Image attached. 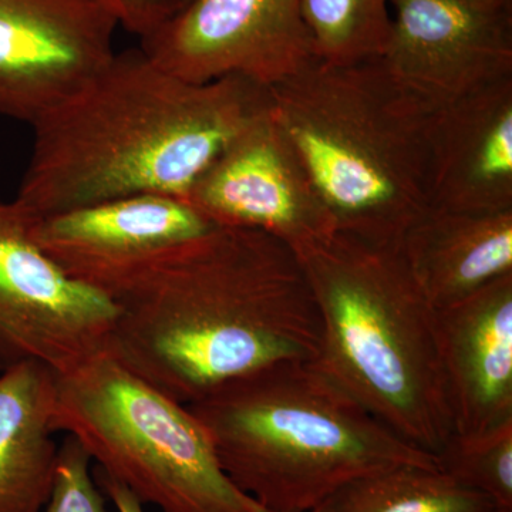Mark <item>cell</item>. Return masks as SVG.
Instances as JSON below:
<instances>
[{"mask_svg":"<svg viewBox=\"0 0 512 512\" xmlns=\"http://www.w3.org/2000/svg\"><path fill=\"white\" fill-rule=\"evenodd\" d=\"M295 252L322 329L313 366L397 436L437 457L453 421L436 311L399 248L336 231Z\"/></svg>","mask_w":512,"mask_h":512,"instance_id":"obj_4","label":"cell"},{"mask_svg":"<svg viewBox=\"0 0 512 512\" xmlns=\"http://www.w3.org/2000/svg\"><path fill=\"white\" fill-rule=\"evenodd\" d=\"M493 501L461 487L439 468L403 466L357 478L320 512H494Z\"/></svg>","mask_w":512,"mask_h":512,"instance_id":"obj_17","label":"cell"},{"mask_svg":"<svg viewBox=\"0 0 512 512\" xmlns=\"http://www.w3.org/2000/svg\"><path fill=\"white\" fill-rule=\"evenodd\" d=\"M390 0H302L316 59L349 64L382 57L392 30Z\"/></svg>","mask_w":512,"mask_h":512,"instance_id":"obj_18","label":"cell"},{"mask_svg":"<svg viewBox=\"0 0 512 512\" xmlns=\"http://www.w3.org/2000/svg\"><path fill=\"white\" fill-rule=\"evenodd\" d=\"M311 512H320V511H319V508H316V510H313Z\"/></svg>","mask_w":512,"mask_h":512,"instance_id":"obj_26","label":"cell"},{"mask_svg":"<svg viewBox=\"0 0 512 512\" xmlns=\"http://www.w3.org/2000/svg\"><path fill=\"white\" fill-rule=\"evenodd\" d=\"M93 477L103 494L114 504L117 512H146L144 504L130 490L101 468H93Z\"/></svg>","mask_w":512,"mask_h":512,"instance_id":"obj_22","label":"cell"},{"mask_svg":"<svg viewBox=\"0 0 512 512\" xmlns=\"http://www.w3.org/2000/svg\"><path fill=\"white\" fill-rule=\"evenodd\" d=\"M140 49L194 83L241 76L272 87L316 59L302 0H191Z\"/></svg>","mask_w":512,"mask_h":512,"instance_id":"obj_8","label":"cell"},{"mask_svg":"<svg viewBox=\"0 0 512 512\" xmlns=\"http://www.w3.org/2000/svg\"><path fill=\"white\" fill-rule=\"evenodd\" d=\"M56 373L40 363L0 372V512H42L55 484Z\"/></svg>","mask_w":512,"mask_h":512,"instance_id":"obj_16","label":"cell"},{"mask_svg":"<svg viewBox=\"0 0 512 512\" xmlns=\"http://www.w3.org/2000/svg\"><path fill=\"white\" fill-rule=\"evenodd\" d=\"M187 406L232 483L269 512H311L380 471L439 468L312 362L256 370Z\"/></svg>","mask_w":512,"mask_h":512,"instance_id":"obj_3","label":"cell"},{"mask_svg":"<svg viewBox=\"0 0 512 512\" xmlns=\"http://www.w3.org/2000/svg\"><path fill=\"white\" fill-rule=\"evenodd\" d=\"M269 90L276 120L336 229L397 247L429 207L430 111L399 86L380 57L349 64L315 59Z\"/></svg>","mask_w":512,"mask_h":512,"instance_id":"obj_5","label":"cell"},{"mask_svg":"<svg viewBox=\"0 0 512 512\" xmlns=\"http://www.w3.org/2000/svg\"><path fill=\"white\" fill-rule=\"evenodd\" d=\"M404 264L434 311L512 274V211L426 208L404 232Z\"/></svg>","mask_w":512,"mask_h":512,"instance_id":"obj_15","label":"cell"},{"mask_svg":"<svg viewBox=\"0 0 512 512\" xmlns=\"http://www.w3.org/2000/svg\"><path fill=\"white\" fill-rule=\"evenodd\" d=\"M185 200L218 227L258 229L293 249L338 231L272 104L222 148Z\"/></svg>","mask_w":512,"mask_h":512,"instance_id":"obj_9","label":"cell"},{"mask_svg":"<svg viewBox=\"0 0 512 512\" xmlns=\"http://www.w3.org/2000/svg\"><path fill=\"white\" fill-rule=\"evenodd\" d=\"M441 473L512 511V419L476 433H453L437 454Z\"/></svg>","mask_w":512,"mask_h":512,"instance_id":"obj_19","label":"cell"},{"mask_svg":"<svg viewBox=\"0 0 512 512\" xmlns=\"http://www.w3.org/2000/svg\"><path fill=\"white\" fill-rule=\"evenodd\" d=\"M380 59L430 113L512 77V8L476 0H390Z\"/></svg>","mask_w":512,"mask_h":512,"instance_id":"obj_12","label":"cell"},{"mask_svg":"<svg viewBox=\"0 0 512 512\" xmlns=\"http://www.w3.org/2000/svg\"><path fill=\"white\" fill-rule=\"evenodd\" d=\"M103 0H0V114L29 126L116 55Z\"/></svg>","mask_w":512,"mask_h":512,"instance_id":"obj_10","label":"cell"},{"mask_svg":"<svg viewBox=\"0 0 512 512\" xmlns=\"http://www.w3.org/2000/svg\"><path fill=\"white\" fill-rule=\"evenodd\" d=\"M484 5L498 6V8H512V0H476Z\"/></svg>","mask_w":512,"mask_h":512,"instance_id":"obj_23","label":"cell"},{"mask_svg":"<svg viewBox=\"0 0 512 512\" xmlns=\"http://www.w3.org/2000/svg\"><path fill=\"white\" fill-rule=\"evenodd\" d=\"M271 90L241 76L194 83L137 49L32 124L15 200L35 217L133 195L187 197L239 131L271 107Z\"/></svg>","mask_w":512,"mask_h":512,"instance_id":"obj_2","label":"cell"},{"mask_svg":"<svg viewBox=\"0 0 512 512\" xmlns=\"http://www.w3.org/2000/svg\"><path fill=\"white\" fill-rule=\"evenodd\" d=\"M494 512H512V511H505V510H495Z\"/></svg>","mask_w":512,"mask_h":512,"instance_id":"obj_25","label":"cell"},{"mask_svg":"<svg viewBox=\"0 0 512 512\" xmlns=\"http://www.w3.org/2000/svg\"><path fill=\"white\" fill-rule=\"evenodd\" d=\"M33 221L18 201H0V372L36 362L62 375L107 352L117 308L64 274Z\"/></svg>","mask_w":512,"mask_h":512,"instance_id":"obj_7","label":"cell"},{"mask_svg":"<svg viewBox=\"0 0 512 512\" xmlns=\"http://www.w3.org/2000/svg\"><path fill=\"white\" fill-rule=\"evenodd\" d=\"M120 28L138 39L150 36L180 9L181 0H103Z\"/></svg>","mask_w":512,"mask_h":512,"instance_id":"obj_21","label":"cell"},{"mask_svg":"<svg viewBox=\"0 0 512 512\" xmlns=\"http://www.w3.org/2000/svg\"><path fill=\"white\" fill-rule=\"evenodd\" d=\"M429 205L512 211V77L430 113Z\"/></svg>","mask_w":512,"mask_h":512,"instance_id":"obj_13","label":"cell"},{"mask_svg":"<svg viewBox=\"0 0 512 512\" xmlns=\"http://www.w3.org/2000/svg\"><path fill=\"white\" fill-rule=\"evenodd\" d=\"M453 433L512 419V274L436 311Z\"/></svg>","mask_w":512,"mask_h":512,"instance_id":"obj_14","label":"cell"},{"mask_svg":"<svg viewBox=\"0 0 512 512\" xmlns=\"http://www.w3.org/2000/svg\"><path fill=\"white\" fill-rule=\"evenodd\" d=\"M191 0H181V6L180 9L183 8V6L187 5V3H190Z\"/></svg>","mask_w":512,"mask_h":512,"instance_id":"obj_24","label":"cell"},{"mask_svg":"<svg viewBox=\"0 0 512 512\" xmlns=\"http://www.w3.org/2000/svg\"><path fill=\"white\" fill-rule=\"evenodd\" d=\"M113 302L107 353L180 403L319 355L318 306L298 255L258 229L217 225Z\"/></svg>","mask_w":512,"mask_h":512,"instance_id":"obj_1","label":"cell"},{"mask_svg":"<svg viewBox=\"0 0 512 512\" xmlns=\"http://www.w3.org/2000/svg\"><path fill=\"white\" fill-rule=\"evenodd\" d=\"M53 429L161 512H269L222 470L207 429L104 352L56 375Z\"/></svg>","mask_w":512,"mask_h":512,"instance_id":"obj_6","label":"cell"},{"mask_svg":"<svg viewBox=\"0 0 512 512\" xmlns=\"http://www.w3.org/2000/svg\"><path fill=\"white\" fill-rule=\"evenodd\" d=\"M214 227L184 198L148 194L35 217L32 234L70 279L113 301Z\"/></svg>","mask_w":512,"mask_h":512,"instance_id":"obj_11","label":"cell"},{"mask_svg":"<svg viewBox=\"0 0 512 512\" xmlns=\"http://www.w3.org/2000/svg\"><path fill=\"white\" fill-rule=\"evenodd\" d=\"M92 458L74 437L59 446L55 484L45 512H109L106 495L94 481Z\"/></svg>","mask_w":512,"mask_h":512,"instance_id":"obj_20","label":"cell"}]
</instances>
